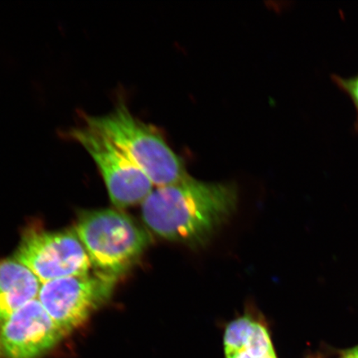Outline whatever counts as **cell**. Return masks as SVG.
<instances>
[{
  "label": "cell",
  "mask_w": 358,
  "mask_h": 358,
  "mask_svg": "<svg viewBox=\"0 0 358 358\" xmlns=\"http://www.w3.org/2000/svg\"><path fill=\"white\" fill-rule=\"evenodd\" d=\"M117 278L96 271L43 283L38 301L65 335L86 323L110 298Z\"/></svg>",
  "instance_id": "obj_4"
},
{
  "label": "cell",
  "mask_w": 358,
  "mask_h": 358,
  "mask_svg": "<svg viewBox=\"0 0 358 358\" xmlns=\"http://www.w3.org/2000/svg\"><path fill=\"white\" fill-rule=\"evenodd\" d=\"M223 352L224 358H279L267 327L245 315L227 326Z\"/></svg>",
  "instance_id": "obj_8"
},
{
  "label": "cell",
  "mask_w": 358,
  "mask_h": 358,
  "mask_svg": "<svg viewBox=\"0 0 358 358\" xmlns=\"http://www.w3.org/2000/svg\"><path fill=\"white\" fill-rule=\"evenodd\" d=\"M237 199L232 183L204 182L189 176L155 187L141 204L143 220L162 238L200 244L230 218Z\"/></svg>",
  "instance_id": "obj_1"
},
{
  "label": "cell",
  "mask_w": 358,
  "mask_h": 358,
  "mask_svg": "<svg viewBox=\"0 0 358 358\" xmlns=\"http://www.w3.org/2000/svg\"><path fill=\"white\" fill-rule=\"evenodd\" d=\"M15 258L42 284L87 274L92 268L87 250L75 231L29 230L22 236Z\"/></svg>",
  "instance_id": "obj_6"
},
{
  "label": "cell",
  "mask_w": 358,
  "mask_h": 358,
  "mask_svg": "<svg viewBox=\"0 0 358 358\" xmlns=\"http://www.w3.org/2000/svg\"><path fill=\"white\" fill-rule=\"evenodd\" d=\"M41 285L37 276L15 258L0 259V321L38 299Z\"/></svg>",
  "instance_id": "obj_9"
},
{
  "label": "cell",
  "mask_w": 358,
  "mask_h": 358,
  "mask_svg": "<svg viewBox=\"0 0 358 358\" xmlns=\"http://www.w3.org/2000/svg\"><path fill=\"white\" fill-rule=\"evenodd\" d=\"M339 358H358V346L342 352Z\"/></svg>",
  "instance_id": "obj_11"
},
{
  "label": "cell",
  "mask_w": 358,
  "mask_h": 358,
  "mask_svg": "<svg viewBox=\"0 0 358 358\" xmlns=\"http://www.w3.org/2000/svg\"><path fill=\"white\" fill-rule=\"evenodd\" d=\"M69 136L91 155L99 169L112 203L118 208L142 204L155 186L146 174L108 137L87 124Z\"/></svg>",
  "instance_id": "obj_5"
},
{
  "label": "cell",
  "mask_w": 358,
  "mask_h": 358,
  "mask_svg": "<svg viewBox=\"0 0 358 358\" xmlns=\"http://www.w3.org/2000/svg\"><path fill=\"white\" fill-rule=\"evenodd\" d=\"M94 271L119 278L141 257L150 238L131 217L114 209L87 213L75 227Z\"/></svg>",
  "instance_id": "obj_3"
},
{
  "label": "cell",
  "mask_w": 358,
  "mask_h": 358,
  "mask_svg": "<svg viewBox=\"0 0 358 358\" xmlns=\"http://www.w3.org/2000/svg\"><path fill=\"white\" fill-rule=\"evenodd\" d=\"M85 122L113 141L155 187L171 185L189 176L185 163L158 129L136 118L124 101H119L109 114L85 116Z\"/></svg>",
  "instance_id": "obj_2"
},
{
  "label": "cell",
  "mask_w": 358,
  "mask_h": 358,
  "mask_svg": "<svg viewBox=\"0 0 358 358\" xmlns=\"http://www.w3.org/2000/svg\"><path fill=\"white\" fill-rule=\"evenodd\" d=\"M65 336L35 299L0 321V358H43Z\"/></svg>",
  "instance_id": "obj_7"
},
{
  "label": "cell",
  "mask_w": 358,
  "mask_h": 358,
  "mask_svg": "<svg viewBox=\"0 0 358 358\" xmlns=\"http://www.w3.org/2000/svg\"><path fill=\"white\" fill-rule=\"evenodd\" d=\"M334 80L344 92H346L350 96L353 104H355L357 114V125L358 127V75L349 78L334 76Z\"/></svg>",
  "instance_id": "obj_10"
}]
</instances>
